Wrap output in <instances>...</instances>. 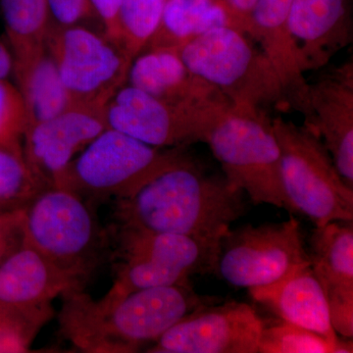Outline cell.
Here are the masks:
<instances>
[{"label": "cell", "instance_id": "cell-22", "mask_svg": "<svg viewBox=\"0 0 353 353\" xmlns=\"http://www.w3.org/2000/svg\"><path fill=\"white\" fill-rule=\"evenodd\" d=\"M13 74L24 102L27 130L57 117L73 106L48 48L31 63Z\"/></svg>", "mask_w": 353, "mask_h": 353}, {"label": "cell", "instance_id": "cell-12", "mask_svg": "<svg viewBox=\"0 0 353 353\" xmlns=\"http://www.w3.org/2000/svg\"><path fill=\"white\" fill-rule=\"evenodd\" d=\"M264 326L250 304L212 301L185 315L146 352L259 353Z\"/></svg>", "mask_w": 353, "mask_h": 353}, {"label": "cell", "instance_id": "cell-26", "mask_svg": "<svg viewBox=\"0 0 353 353\" xmlns=\"http://www.w3.org/2000/svg\"><path fill=\"white\" fill-rule=\"evenodd\" d=\"M44 189L24 158L0 148V206L23 208Z\"/></svg>", "mask_w": 353, "mask_h": 353}, {"label": "cell", "instance_id": "cell-28", "mask_svg": "<svg viewBox=\"0 0 353 353\" xmlns=\"http://www.w3.org/2000/svg\"><path fill=\"white\" fill-rule=\"evenodd\" d=\"M27 119L22 95L8 79L0 80V148L24 158Z\"/></svg>", "mask_w": 353, "mask_h": 353}, {"label": "cell", "instance_id": "cell-29", "mask_svg": "<svg viewBox=\"0 0 353 353\" xmlns=\"http://www.w3.org/2000/svg\"><path fill=\"white\" fill-rule=\"evenodd\" d=\"M50 12V27L63 29L70 27H87L104 32L103 25L90 0H46Z\"/></svg>", "mask_w": 353, "mask_h": 353}, {"label": "cell", "instance_id": "cell-2", "mask_svg": "<svg viewBox=\"0 0 353 353\" xmlns=\"http://www.w3.org/2000/svg\"><path fill=\"white\" fill-rule=\"evenodd\" d=\"M61 299L60 336L88 353L138 352L185 315L212 301L199 296L190 285L148 288L119 296L106 294L99 299L85 289H72Z\"/></svg>", "mask_w": 353, "mask_h": 353}, {"label": "cell", "instance_id": "cell-20", "mask_svg": "<svg viewBox=\"0 0 353 353\" xmlns=\"http://www.w3.org/2000/svg\"><path fill=\"white\" fill-rule=\"evenodd\" d=\"M248 292L282 321L310 330L332 343L341 341L332 326L324 290L310 263L297 267L270 285Z\"/></svg>", "mask_w": 353, "mask_h": 353}, {"label": "cell", "instance_id": "cell-15", "mask_svg": "<svg viewBox=\"0 0 353 353\" xmlns=\"http://www.w3.org/2000/svg\"><path fill=\"white\" fill-rule=\"evenodd\" d=\"M309 259L328 303L332 326L353 336V226L334 221L316 227L309 238Z\"/></svg>", "mask_w": 353, "mask_h": 353}, {"label": "cell", "instance_id": "cell-21", "mask_svg": "<svg viewBox=\"0 0 353 353\" xmlns=\"http://www.w3.org/2000/svg\"><path fill=\"white\" fill-rule=\"evenodd\" d=\"M222 27L243 32L240 21L224 0H167L157 32L143 50L168 48L179 51L206 32Z\"/></svg>", "mask_w": 353, "mask_h": 353}, {"label": "cell", "instance_id": "cell-32", "mask_svg": "<svg viewBox=\"0 0 353 353\" xmlns=\"http://www.w3.org/2000/svg\"><path fill=\"white\" fill-rule=\"evenodd\" d=\"M230 10L240 21L245 32L246 21L252 13L253 7L256 4L257 0H224Z\"/></svg>", "mask_w": 353, "mask_h": 353}, {"label": "cell", "instance_id": "cell-25", "mask_svg": "<svg viewBox=\"0 0 353 353\" xmlns=\"http://www.w3.org/2000/svg\"><path fill=\"white\" fill-rule=\"evenodd\" d=\"M167 0H120V44L132 60L157 32Z\"/></svg>", "mask_w": 353, "mask_h": 353}, {"label": "cell", "instance_id": "cell-27", "mask_svg": "<svg viewBox=\"0 0 353 353\" xmlns=\"http://www.w3.org/2000/svg\"><path fill=\"white\" fill-rule=\"evenodd\" d=\"M53 308L25 311L0 305V352H28Z\"/></svg>", "mask_w": 353, "mask_h": 353}, {"label": "cell", "instance_id": "cell-9", "mask_svg": "<svg viewBox=\"0 0 353 353\" xmlns=\"http://www.w3.org/2000/svg\"><path fill=\"white\" fill-rule=\"evenodd\" d=\"M46 48L73 106L104 109L126 85L132 60L104 32L87 27H50Z\"/></svg>", "mask_w": 353, "mask_h": 353}, {"label": "cell", "instance_id": "cell-6", "mask_svg": "<svg viewBox=\"0 0 353 353\" xmlns=\"http://www.w3.org/2000/svg\"><path fill=\"white\" fill-rule=\"evenodd\" d=\"M178 52L194 75L217 88L236 108L287 106L275 70L240 30H211Z\"/></svg>", "mask_w": 353, "mask_h": 353}, {"label": "cell", "instance_id": "cell-1", "mask_svg": "<svg viewBox=\"0 0 353 353\" xmlns=\"http://www.w3.org/2000/svg\"><path fill=\"white\" fill-rule=\"evenodd\" d=\"M113 201L112 227L180 234L216 246L245 210L243 190L225 176L206 175L192 158Z\"/></svg>", "mask_w": 353, "mask_h": 353}, {"label": "cell", "instance_id": "cell-17", "mask_svg": "<svg viewBox=\"0 0 353 353\" xmlns=\"http://www.w3.org/2000/svg\"><path fill=\"white\" fill-rule=\"evenodd\" d=\"M127 85L155 99L189 108L233 105L217 88L194 75L179 54L168 48H148L132 60Z\"/></svg>", "mask_w": 353, "mask_h": 353}, {"label": "cell", "instance_id": "cell-31", "mask_svg": "<svg viewBox=\"0 0 353 353\" xmlns=\"http://www.w3.org/2000/svg\"><path fill=\"white\" fill-rule=\"evenodd\" d=\"M90 2L101 18L106 36L115 43L120 44L119 19H118L120 0H90Z\"/></svg>", "mask_w": 353, "mask_h": 353}, {"label": "cell", "instance_id": "cell-34", "mask_svg": "<svg viewBox=\"0 0 353 353\" xmlns=\"http://www.w3.org/2000/svg\"><path fill=\"white\" fill-rule=\"evenodd\" d=\"M15 210H16V209H15ZM9 211H12V210H11V209L4 208H2V206H0V216L3 215L4 213L9 212Z\"/></svg>", "mask_w": 353, "mask_h": 353}, {"label": "cell", "instance_id": "cell-13", "mask_svg": "<svg viewBox=\"0 0 353 353\" xmlns=\"http://www.w3.org/2000/svg\"><path fill=\"white\" fill-rule=\"evenodd\" d=\"M108 128L104 109L72 106L26 131V163L44 187L66 189L72 161Z\"/></svg>", "mask_w": 353, "mask_h": 353}, {"label": "cell", "instance_id": "cell-5", "mask_svg": "<svg viewBox=\"0 0 353 353\" xmlns=\"http://www.w3.org/2000/svg\"><path fill=\"white\" fill-rule=\"evenodd\" d=\"M219 161L228 182L250 196L254 204L289 211L281 175V152L269 119L261 109L227 111L205 141Z\"/></svg>", "mask_w": 353, "mask_h": 353}, {"label": "cell", "instance_id": "cell-11", "mask_svg": "<svg viewBox=\"0 0 353 353\" xmlns=\"http://www.w3.org/2000/svg\"><path fill=\"white\" fill-rule=\"evenodd\" d=\"M234 105L189 108L155 99L124 85L104 108L110 129L159 148H185L205 141L215 123Z\"/></svg>", "mask_w": 353, "mask_h": 353}, {"label": "cell", "instance_id": "cell-3", "mask_svg": "<svg viewBox=\"0 0 353 353\" xmlns=\"http://www.w3.org/2000/svg\"><path fill=\"white\" fill-rule=\"evenodd\" d=\"M22 228L26 243L83 289L111 252L92 202L69 189L41 190L23 208Z\"/></svg>", "mask_w": 353, "mask_h": 353}, {"label": "cell", "instance_id": "cell-30", "mask_svg": "<svg viewBox=\"0 0 353 353\" xmlns=\"http://www.w3.org/2000/svg\"><path fill=\"white\" fill-rule=\"evenodd\" d=\"M22 209L9 211L0 216V264L24 241Z\"/></svg>", "mask_w": 353, "mask_h": 353}, {"label": "cell", "instance_id": "cell-18", "mask_svg": "<svg viewBox=\"0 0 353 353\" xmlns=\"http://www.w3.org/2000/svg\"><path fill=\"white\" fill-rule=\"evenodd\" d=\"M288 22L304 72L325 66L352 41L347 0H292Z\"/></svg>", "mask_w": 353, "mask_h": 353}, {"label": "cell", "instance_id": "cell-8", "mask_svg": "<svg viewBox=\"0 0 353 353\" xmlns=\"http://www.w3.org/2000/svg\"><path fill=\"white\" fill-rule=\"evenodd\" d=\"M190 158L185 148H154L108 128L72 161L65 188L92 202L119 199Z\"/></svg>", "mask_w": 353, "mask_h": 353}, {"label": "cell", "instance_id": "cell-23", "mask_svg": "<svg viewBox=\"0 0 353 353\" xmlns=\"http://www.w3.org/2000/svg\"><path fill=\"white\" fill-rule=\"evenodd\" d=\"M14 71L24 68L46 50L50 27L46 0H0Z\"/></svg>", "mask_w": 353, "mask_h": 353}, {"label": "cell", "instance_id": "cell-24", "mask_svg": "<svg viewBox=\"0 0 353 353\" xmlns=\"http://www.w3.org/2000/svg\"><path fill=\"white\" fill-rule=\"evenodd\" d=\"M260 353H348L353 352L352 341L332 343L321 334L284 322L264 326L260 336Z\"/></svg>", "mask_w": 353, "mask_h": 353}, {"label": "cell", "instance_id": "cell-19", "mask_svg": "<svg viewBox=\"0 0 353 353\" xmlns=\"http://www.w3.org/2000/svg\"><path fill=\"white\" fill-rule=\"evenodd\" d=\"M83 289L23 241L0 264V305L32 311L52 307L67 290Z\"/></svg>", "mask_w": 353, "mask_h": 353}, {"label": "cell", "instance_id": "cell-4", "mask_svg": "<svg viewBox=\"0 0 353 353\" xmlns=\"http://www.w3.org/2000/svg\"><path fill=\"white\" fill-rule=\"evenodd\" d=\"M281 152V175L289 211L315 227L353 220V188L341 178L321 139L307 127L272 120Z\"/></svg>", "mask_w": 353, "mask_h": 353}, {"label": "cell", "instance_id": "cell-14", "mask_svg": "<svg viewBox=\"0 0 353 353\" xmlns=\"http://www.w3.org/2000/svg\"><path fill=\"white\" fill-rule=\"evenodd\" d=\"M305 127L328 150L341 178L353 188V66L334 68L309 83Z\"/></svg>", "mask_w": 353, "mask_h": 353}, {"label": "cell", "instance_id": "cell-7", "mask_svg": "<svg viewBox=\"0 0 353 353\" xmlns=\"http://www.w3.org/2000/svg\"><path fill=\"white\" fill-rule=\"evenodd\" d=\"M114 282L109 296L166 285H190L196 274L214 272L219 246L180 234L112 227Z\"/></svg>", "mask_w": 353, "mask_h": 353}, {"label": "cell", "instance_id": "cell-33", "mask_svg": "<svg viewBox=\"0 0 353 353\" xmlns=\"http://www.w3.org/2000/svg\"><path fill=\"white\" fill-rule=\"evenodd\" d=\"M14 59L7 41L0 38V80L8 79L13 74Z\"/></svg>", "mask_w": 353, "mask_h": 353}, {"label": "cell", "instance_id": "cell-16", "mask_svg": "<svg viewBox=\"0 0 353 353\" xmlns=\"http://www.w3.org/2000/svg\"><path fill=\"white\" fill-rule=\"evenodd\" d=\"M292 0H257L246 21L245 34L252 37L277 74L287 106L308 115L309 83L292 32L289 17Z\"/></svg>", "mask_w": 353, "mask_h": 353}, {"label": "cell", "instance_id": "cell-10", "mask_svg": "<svg viewBox=\"0 0 353 353\" xmlns=\"http://www.w3.org/2000/svg\"><path fill=\"white\" fill-rule=\"evenodd\" d=\"M310 263L301 224L245 225L221 239L214 273L239 289L264 287L301 265Z\"/></svg>", "mask_w": 353, "mask_h": 353}]
</instances>
